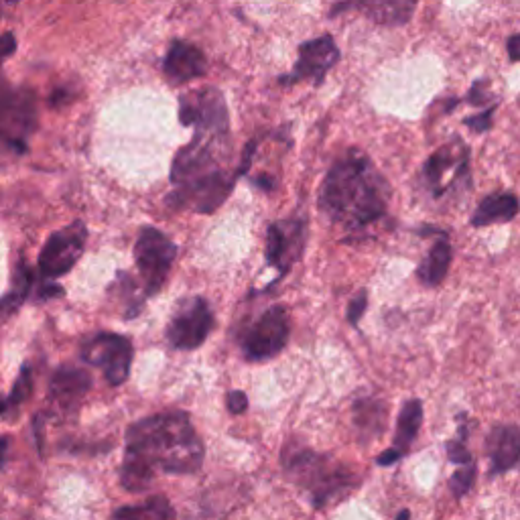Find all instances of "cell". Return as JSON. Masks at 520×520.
<instances>
[{
  "instance_id": "8992f818",
  "label": "cell",
  "mask_w": 520,
  "mask_h": 520,
  "mask_svg": "<svg viewBox=\"0 0 520 520\" xmlns=\"http://www.w3.org/2000/svg\"><path fill=\"white\" fill-rule=\"evenodd\" d=\"M175 256L177 246L169 236H165L157 228L141 230L135 244V260L141 277L145 279L149 295H155L163 287Z\"/></svg>"
},
{
  "instance_id": "484cf974",
  "label": "cell",
  "mask_w": 520,
  "mask_h": 520,
  "mask_svg": "<svg viewBox=\"0 0 520 520\" xmlns=\"http://www.w3.org/2000/svg\"><path fill=\"white\" fill-rule=\"evenodd\" d=\"M445 451H447V460H449L451 464H460V466L472 464V455H470V451H468V447H466V439H460V437H458V439L447 441Z\"/></svg>"
},
{
  "instance_id": "d6986e66",
  "label": "cell",
  "mask_w": 520,
  "mask_h": 520,
  "mask_svg": "<svg viewBox=\"0 0 520 520\" xmlns=\"http://www.w3.org/2000/svg\"><path fill=\"white\" fill-rule=\"evenodd\" d=\"M520 204L514 193H490L488 198L480 202L472 216V226L474 228H484L492 224H504L510 222L518 216Z\"/></svg>"
},
{
  "instance_id": "8d00e7d4",
  "label": "cell",
  "mask_w": 520,
  "mask_h": 520,
  "mask_svg": "<svg viewBox=\"0 0 520 520\" xmlns=\"http://www.w3.org/2000/svg\"><path fill=\"white\" fill-rule=\"evenodd\" d=\"M9 3H17V0H9Z\"/></svg>"
},
{
  "instance_id": "5b68a950",
  "label": "cell",
  "mask_w": 520,
  "mask_h": 520,
  "mask_svg": "<svg viewBox=\"0 0 520 520\" xmlns=\"http://www.w3.org/2000/svg\"><path fill=\"white\" fill-rule=\"evenodd\" d=\"M470 177V151L455 139L449 145L437 149L423 167V181L435 200L445 198L453 189H458L464 179Z\"/></svg>"
},
{
  "instance_id": "74e56055",
  "label": "cell",
  "mask_w": 520,
  "mask_h": 520,
  "mask_svg": "<svg viewBox=\"0 0 520 520\" xmlns=\"http://www.w3.org/2000/svg\"><path fill=\"white\" fill-rule=\"evenodd\" d=\"M0 17H3V11H0Z\"/></svg>"
},
{
  "instance_id": "6da1fadb",
  "label": "cell",
  "mask_w": 520,
  "mask_h": 520,
  "mask_svg": "<svg viewBox=\"0 0 520 520\" xmlns=\"http://www.w3.org/2000/svg\"><path fill=\"white\" fill-rule=\"evenodd\" d=\"M204 464V443L185 413H165L128 429L120 482L126 490H145L155 470L195 474Z\"/></svg>"
},
{
  "instance_id": "9c48e42d",
  "label": "cell",
  "mask_w": 520,
  "mask_h": 520,
  "mask_svg": "<svg viewBox=\"0 0 520 520\" xmlns=\"http://www.w3.org/2000/svg\"><path fill=\"white\" fill-rule=\"evenodd\" d=\"M212 325L214 315L208 301L193 297L183 301L175 311L167 328V338L177 350H195L208 340Z\"/></svg>"
},
{
  "instance_id": "30bf717a",
  "label": "cell",
  "mask_w": 520,
  "mask_h": 520,
  "mask_svg": "<svg viewBox=\"0 0 520 520\" xmlns=\"http://www.w3.org/2000/svg\"><path fill=\"white\" fill-rule=\"evenodd\" d=\"M340 59V49L332 35H321L315 39H309L299 45V57L295 68L279 78V84L283 86H295L301 82L321 84L323 78L334 68Z\"/></svg>"
},
{
  "instance_id": "ba28073f",
  "label": "cell",
  "mask_w": 520,
  "mask_h": 520,
  "mask_svg": "<svg viewBox=\"0 0 520 520\" xmlns=\"http://www.w3.org/2000/svg\"><path fill=\"white\" fill-rule=\"evenodd\" d=\"M86 238H88V230L82 222H74L70 226L57 230L53 236H49V240L45 242L39 254L41 275L47 279H57L63 277L65 273H70L82 258Z\"/></svg>"
},
{
  "instance_id": "52a82bcc",
  "label": "cell",
  "mask_w": 520,
  "mask_h": 520,
  "mask_svg": "<svg viewBox=\"0 0 520 520\" xmlns=\"http://www.w3.org/2000/svg\"><path fill=\"white\" fill-rule=\"evenodd\" d=\"M179 118L185 126L198 128V135L228 139V108L216 88H204L183 96Z\"/></svg>"
},
{
  "instance_id": "5bb4252c",
  "label": "cell",
  "mask_w": 520,
  "mask_h": 520,
  "mask_svg": "<svg viewBox=\"0 0 520 520\" xmlns=\"http://www.w3.org/2000/svg\"><path fill=\"white\" fill-rule=\"evenodd\" d=\"M234 179L236 177H228L224 171H216L193 181H187L183 185H177L173 202H177V206L181 208H191L193 212L212 214L232 193Z\"/></svg>"
},
{
  "instance_id": "cb8c5ba5",
  "label": "cell",
  "mask_w": 520,
  "mask_h": 520,
  "mask_svg": "<svg viewBox=\"0 0 520 520\" xmlns=\"http://www.w3.org/2000/svg\"><path fill=\"white\" fill-rule=\"evenodd\" d=\"M29 289H31V275L25 267H21L17 273V279H15V287L11 289L9 295L0 299V315L15 313L21 307V303L27 299Z\"/></svg>"
},
{
  "instance_id": "2e32d148",
  "label": "cell",
  "mask_w": 520,
  "mask_h": 520,
  "mask_svg": "<svg viewBox=\"0 0 520 520\" xmlns=\"http://www.w3.org/2000/svg\"><path fill=\"white\" fill-rule=\"evenodd\" d=\"M163 70L173 84H187L206 74L208 61L200 47H195L187 41H173L165 55Z\"/></svg>"
},
{
  "instance_id": "1f68e13d",
  "label": "cell",
  "mask_w": 520,
  "mask_h": 520,
  "mask_svg": "<svg viewBox=\"0 0 520 520\" xmlns=\"http://www.w3.org/2000/svg\"><path fill=\"white\" fill-rule=\"evenodd\" d=\"M17 49V39L13 33H5L0 35V65H3Z\"/></svg>"
},
{
  "instance_id": "603a6c76",
  "label": "cell",
  "mask_w": 520,
  "mask_h": 520,
  "mask_svg": "<svg viewBox=\"0 0 520 520\" xmlns=\"http://www.w3.org/2000/svg\"><path fill=\"white\" fill-rule=\"evenodd\" d=\"M386 409L378 401L364 399L354 405V423L364 435H378L384 429Z\"/></svg>"
},
{
  "instance_id": "7c38bea8",
  "label": "cell",
  "mask_w": 520,
  "mask_h": 520,
  "mask_svg": "<svg viewBox=\"0 0 520 520\" xmlns=\"http://www.w3.org/2000/svg\"><path fill=\"white\" fill-rule=\"evenodd\" d=\"M307 238V222L305 218L293 216L287 220L273 222L267 228V263L279 271V275H287L291 267L297 263L305 248Z\"/></svg>"
},
{
  "instance_id": "e575fe53",
  "label": "cell",
  "mask_w": 520,
  "mask_h": 520,
  "mask_svg": "<svg viewBox=\"0 0 520 520\" xmlns=\"http://www.w3.org/2000/svg\"><path fill=\"white\" fill-rule=\"evenodd\" d=\"M7 451H9V439H7V437H0V468L5 466Z\"/></svg>"
},
{
  "instance_id": "4dcf8cb0",
  "label": "cell",
  "mask_w": 520,
  "mask_h": 520,
  "mask_svg": "<svg viewBox=\"0 0 520 520\" xmlns=\"http://www.w3.org/2000/svg\"><path fill=\"white\" fill-rule=\"evenodd\" d=\"M226 403H228L230 413H234V415H240L248 409V397L242 393V390H230Z\"/></svg>"
},
{
  "instance_id": "d4e9b609",
  "label": "cell",
  "mask_w": 520,
  "mask_h": 520,
  "mask_svg": "<svg viewBox=\"0 0 520 520\" xmlns=\"http://www.w3.org/2000/svg\"><path fill=\"white\" fill-rule=\"evenodd\" d=\"M474 482H476V466L468 464V466H462L458 472H455L449 478V488H451L455 498H462L464 494L470 492Z\"/></svg>"
},
{
  "instance_id": "f546056e",
  "label": "cell",
  "mask_w": 520,
  "mask_h": 520,
  "mask_svg": "<svg viewBox=\"0 0 520 520\" xmlns=\"http://www.w3.org/2000/svg\"><path fill=\"white\" fill-rule=\"evenodd\" d=\"M366 307H368V291L362 289V291L356 293V297L348 305V321L352 325H358L362 315H364V311H366Z\"/></svg>"
},
{
  "instance_id": "d6a6232c",
  "label": "cell",
  "mask_w": 520,
  "mask_h": 520,
  "mask_svg": "<svg viewBox=\"0 0 520 520\" xmlns=\"http://www.w3.org/2000/svg\"><path fill=\"white\" fill-rule=\"evenodd\" d=\"M401 458H403V453L393 447V449L384 451V453L380 455V458L376 460V464H378V466H393V464H397Z\"/></svg>"
},
{
  "instance_id": "4316f807",
  "label": "cell",
  "mask_w": 520,
  "mask_h": 520,
  "mask_svg": "<svg viewBox=\"0 0 520 520\" xmlns=\"http://www.w3.org/2000/svg\"><path fill=\"white\" fill-rule=\"evenodd\" d=\"M31 390H33V380H31V374H29V370H27V368H23V372H21L19 380L15 382L13 395H11V399H9L5 405H11V407H17V405H21L23 401H27V397L31 395Z\"/></svg>"
},
{
  "instance_id": "3957f363",
  "label": "cell",
  "mask_w": 520,
  "mask_h": 520,
  "mask_svg": "<svg viewBox=\"0 0 520 520\" xmlns=\"http://www.w3.org/2000/svg\"><path fill=\"white\" fill-rule=\"evenodd\" d=\"M283 468L311 496L315 508L340 500L358 486V476L348 466L305 447L283 449Z\"/></svg>"
},
{
  "instance_id": "f1b7e54d",
  "label": "cell",
  "mask_w": 520,
  "mask_h": 520,
  "mask_svg": "<svg viewBox=\"0 0 520 520\" xmlns=\"http://www.w3.org/2000/svg\"><path fill=\"white\" fill-rule=\"evenodd\" d=\"M486 86H488L486 80L474 82V86L468 92V96L464 98V102H468L472 106H486V104H490L492 102V94L486 90Z\"/></svg>"
},
{
  "instance_id": "ac0fdd59",
  "label": "cell",
  "mask_w": 520,
  "mask_h": 520,
  "mask_svg": "<svg viewBox=\"0 0 520 520\" xmlns=\"http://www.w3.org/2000/svg\"><path fill=\"white\" fill-rule=\"evenodd\" d=\"M488 455L492 474H504L520 462V429L496 425L488 435Z\"/></svg>"
},
{
  "instance_id": "7402d4cb",
  "label": "cell",
  "mask_w": 520,
  "mask_h": 520,
  "mask_svg": "<svg viewBox=\"0 0 520 520\" xmlns=\"http://www.w3.org/2000/svg\"><path fill=\"white\" fill-rule=\"evenodd\" d=\"M175 510L167 498L155 496L143 504L126 506L114 512L112 520H173Z\"/></svg>"
},
{
  "instance_id": "83f0119b",
  "label": "cell",
  "mask_w": 520,
  "mask_h": 520,
  "mask_svg": "<svg viewBox=\"0 0 520 520\" xmlns=\"http://www.w3.org/2000/svg\"><path fill=\"white\" fill-rule=\"evenodd\" d=\"M494 110H496V104L488 106L484 112H480V114H476V116H468V118L464 120V124H466L470 130H474V133H478V135L488 133V130L492 128Z\"/></svg>"
},
{
  "instance_id": "44dd1931",
  "label": "cell",
  "mask_w": 520,
  "mask_h": 520,
  "mask_svg": "<svg viewBox=\"0 0 520 520\" xmlns=\"http://www.w3.org/2000/svg\"><path fill=\"white\" fill-rule=\"evenodd\" d=\"M421 423H423V403L419 399L407 401L399 415L397 433H395V449H399L405 455L409 451L411 443L415 441V437L419 435Z\"/></svg>"
},
{
  "instance_id": "ffe728a7",
  "label": "cell",
  "mask_w": 520,
  "mask_h": 520,
  "mask_svg": "<svg viewBox=\"0 0 520 520\" xmlns=\"http://www.w3.org/2000/svg\"><path fill=\"white\" fill-rule=\"evenodd\" d=\"M451 267V244L445 238V234L431 246L427 256L421 260L417 269V277L427 287H437L447 277V271Z\"/></svg>"
},
{
  "instance_id": "4fadbf2b",
  "label": "cell",
  "mask_w": 520,
  "mask_h": 520,
  "mask_svg": "<svg viewBox=\"0 0 520 520\" xmlns=\"http://www.w3.org/2000/svg\"><path fill=\"white\" fill-rule=\"evenodd\" d=\"M82 356L88 364L104 372L108 384L120 386L128 378L130 364H133V346L122 336L100 334L84 346Z\"/></svg>"
},
{
  "instance_id": "9a60e30c",
  "label": "cell",
  "mask_w": 520,
  "mask_h": 520,
  "mask_svg": "<svg viewBox=\"0 0 520 520\" xmlns=\"http://www.w3.org/2000/svg\"><path fill=\"white\" fill-rule=\"evenodd\" d=\"M417 3L419 0H342V3L332 7L330 15L338 17L342 13L356 11L376 25L401 27L413 19Z\"/></svg>"
},
{
  "instance_id": "7a4b0ae2",
  "label": "cell",
  "mask_w": 520,
  "mask_h": 520,
  "mask_svg": "<svg viewBox=\"0 0 520 520\" xmlns=\"http://www.w3.org/2000/svg\"><path fill=\"white\" fill-rule=\"evenodd\" d=\"M388 198V181L370 157L360 151H348L325 175L317 204L334 224L360 232L386 216Z\"/></svg>"
},
{
  "instance_id": "e0dca14e",
  "label": "cell",
  "mask_w": 520,
  "mask_h": 520,
  "mask_svg": "<svg viewBox=\"0 0 520 520\" xmlns=\"http://www.w3.org/2000/svg\"><path fill=\"white\" fill-rule=\"evenodd\" d=\"M92 386L88 372L78 368H59L49 384V397L55 407L74 409Z\"/></svg>"
},
{
  "instance_id": "d590c367",
  "label": "cell",
  "mask_w": 520,
  "mask_h": 520,
  "mask_svg": "<svg viewBox=\"0 0 520 520\" xmlns=\"http://www.w3.org/2000/svg\"><path fill=\"white\" fill-rule=\"evenodd\" d=\"M409 516H411V512H409V510H403L401 514H397V520H409Z\"/></svg>"
},
{
  "instance_id": "277c9868",
  "label": "cell",
  "mask_w": 520,
  "mask_h": 520,
  "mask_svg": "<svg viewBox=\"0 0 520 520\" xmlns=\"http://www.w3.org/2000/svg\"><path fill=\"white\" fill-rule=\"evenodd\" d=\"M289 313L283 305L269 307L242 336V352L252 362L279 356L289 342Z\"/></svg>"
},
{
  "instance_id": "8fae6325",
  "label": "cell",
  "mask_w": 520,
  "mask_h": 520,
  "mask_svg": "<svg viewBox=\"0 0 520 520\" xmlns=\"http://www.w3.org/2000/svg\"><path fill=\"white\" fill-rule=\"evenodd\" d=\"M37 122L35 96L27 90L0 94V143L25 149Z\"/></svg>"
},
{
  "instance_id": "836d02e7",
  "label": "cell",
  "mask_w": 520,
  "mask_h": 520,
  "mask_svg": "<svg viewBox=\"0 0 520 520\" xmlns=\"http://www.w3.org/2000/svg\"><path fill=\"white\" fill-rule=\"evenodd\" d=\"M506 49H508V57L510 61H520V33L518 35H512L506 43Z\"/></svg>"
}]
</instances>
